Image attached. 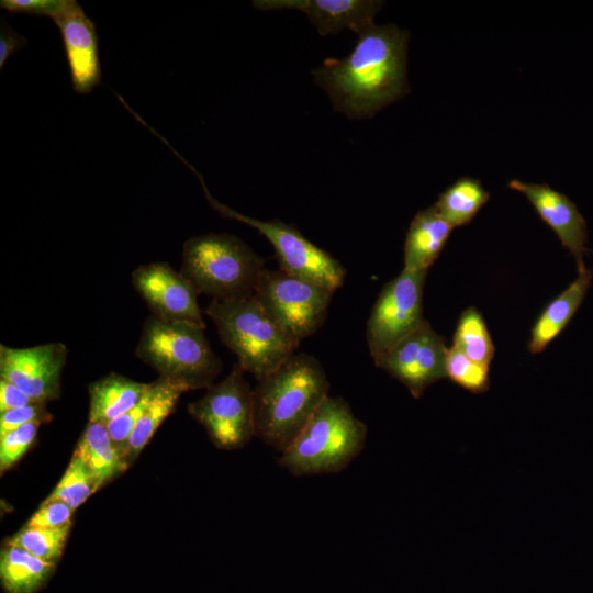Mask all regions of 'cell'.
<instances>
[{
    "label": "cell",
    "instance_id": "7a4b0ae2",
    "mask_svg": "<svg viewBox=\"0 0 593 593\" xmlns=\"http://www.w3.org/2000/svg\"><path fill=\"white\" fill-rule=\"evenodd\" d=\"M329 388L315 357L294 354L254 389L255 437L281 454L329 395Z\"/></svg>",
    "mask_w": 593,
    "mask_h": 593
},
{
    "label": "cell",
    "instance_id": "d6986e66",
    "mask_svg": "<svg viewBox=\"0 0 593 593\" xmlns=\"http://www.w3.org/2000/svg\"><path fill=\"white\" fill-rule=\"evenodd\" d=\"M152 383H142L110 373L89 387V422L107 424L134 407Z\"/></svg>",
    "mask_w": 593,
    "mask_h": 593
},
{
    "label": "cell",
    "instance_id": "3957f363",
    "mask_svg": "<svg viewBox=\"0 0 593 593\" xmlns=\"http://www.w3.org/2000/svg\"><path fill=\"white\" fill-rule=\"evenodd\" d=\"M222 343L257 380L277 370L300 344L262 307L254 294L212 300L205 309Z\"/></svg>",
    "mask_w": 593,
    "mask_h": 593
},
{
    "label": "cell",
    "instance_id": "7c38bea8",
    "mask_svg": "<svg viewBox=\"0 0 593 593\" xmlns=\"http://www.w3.org/2000/svg\"><path fill=\"white\" fill-rule=\"evenodd\" d=\"M132 283L153 316L165 322L188 323L205 328L198 290L167 262H150L135 268Z\"/></svg>",
    "mask_w": 593,
    "mask_h": 593
},
{
    "label": "cell",
    "instance_id": "4dcf8cb0",
    "mask_svg": "<svg viewBox=\"0 0 593 593\" xmlns=\"http://www.w3.org/2000/svg\"><path fill=\"white\" fill-rule=\"evenodd\" d=\"M69 0H1L0 7L12 13L54 19Z\"/></svg>",
    "mask_w": 593,
    "mask_h": 593
},
{
    "label": "cell",
    "instance_id": "ac0fdd59",
    "mask_svg": "<svg viewBox=\"0 0 593 593\" xmlns=\"http://www.w3.org/2000/svg\"><path fill=\"white\" fill-rule=\"evenodd\" d=\"M593 270L586 267L578 270L577 278L555 298L535 322L528 350L539 354L563 331L579 306L591 284Z\"/></svg>",
    "mask_w": 593,
    "mask_h": 593
},
{
    "label": "cell",
    "instance_id": "1f68e13d",
    "mask_svg": "<svg viewBox=\"0 0 593 593\" xmlns=\"http://www.w3.org/2000/svg\"><path fill=\"white\" fill-rule=\"evenodd\" d=\"M26 45V38L14 31L2 19L0 30V68L2 69L10 56Z\"/></svg>",
    "mask_w": 593,
    "mask_h": 593
},
{
    "label": "cell",
    "instance_id": "f1b7e54d",
    "mask_svg": "<svg viewBox=\"0 0 593 593\" xmlns=\"http://www.w3.org/2000/svg\"><path fill=\"white\" fill-rule=\"evenodd\" d=\"M46 403L34 402L29 405L0 413V435L29 423H47L52 415L47 412Z\"/></svg>",
    "mask_w": 593,
    "mask_h": 593
},
{
    "label": "cell",
    "instance_id": "9c48e42d",
    "mask_svg": "<svg viewBox=\"0 0 593 593\" xmlns=\"http://www.w3.org/2000/svg\"><path fill=\"white\" fill-rule=\"evenodd\" d=\"M333 293L281 269H266L254 295L290 336L301 342L323 325Z\"/></svg>",
    "mask_w": 593,
    "mask_h": 593
},
{
    "label": "cell",
    "instance_id": "2e32d148",
    "mask_svg": "<svg viewBox=\"0 0 593 593\" xmlns=\"http://www.w3.org/2000/svg\"><path fill=\"white\" fill-rule=\"evenodd\" d=\"M377 0H255L259 10L296 9L302 11L315 26L320 35H327L349 29L356 33L373 23L376 14L383 7Z\"/></svg>",
    "mask_w": 593,
    "mask_h": 593
},
{
    "label": "cell",
    "instance_id": "4316f807",
    "mask_svg": "<svg viewBox=\"0 0 593 593\" xmlns=\"http://www.w3.org/2000/svg\"><path fill=\"white\" fill-rule=\"evenodd\" d=\"M490 366L478 363L457 348H448L445 363L446 378L471 393H483L489 389Z\"/></svg>",
    "mask_w": 593,
    "mask_h": 593
},
{
    "label": "cell",
    "instance_id": "484cf974",
    "mask_svg": "<svg viewBox=\"0 0 593 593\" xmlns=\"http://www.w3.org/2000/svg\"><path fill=\"white\" fill-rule=\"evenodd\" d=\"M97 490L98 484L89 469L78 457L72 456L65 473L46 500L60 501L76 510Z\"/></svg>",
    "mask_w": 593,
    "mask_h": 593
},
{
    "label": "cell",
    "instance_id": "ffe728a7",
    "mask_svg": "<svg viewBox=\"0 0 593 593\" xmlns=\"http://www.w3.org/2000/svg\"><path fill=\"white\" fill-rule=\"evenodd\" d=\"M189 390L190 388L184 383L169 378L159 377L152 382L146 409L126 445L127 461L144 449L160 424L174 411L180 396Z\"/></svg>",
    "mask_w": 593,
    "mask_h": 593
},
{
    "label": "cell",
    "instance_id": "ba28073f",
    "mask_svg": "<svg viewBox=\"0 0 593 593\" xmlns=\"http://www.w3.org/2000/svg\"><path fill=\"white\" fill-rule=\"evenodd\" d=\"M236 362L230 373L188 405L189 413L222 449L244 447L255 437L254 390Z\"/></svg>",
    "mask_w": 593,
    "mask_h": 593
},
{
    "label": "cell",
    "instance_id": "30bf717a",
    "mask_svg": "<svg viewBox=\"0 0 593 593\" xmlns=\"http://www.w3.org/2000/svg\"><path fill=\"white\" fill-rule=\"evenodd\" d=\"M427 271L402 270L381 289L366 326V340L374 363L423 323Z\"/></svg>",
    "mask_w": 593,
    "mask_h": 593
},
{
    "label": "cell",
    "instance_id": "7402d4cb",
    "mask_svg": "<svg viewBox=\"0 0 593 593\" xmlns=\"http://www.w3.org/2000/svg\"><path fill=\"white\" fill-rule=\"evenodd\" d=\"M55 566L7 544L0 555V580L8 593H34L47 581Z\"/></svg>",
    "mask_w": 593,
    "mask_h": 593
},
{
    "label": "cell",
    "instance_id": "277c9868",
    "mask_svg": "<svg viewBox=\"0 0 593 593\" xmlns=\"http://www.w3.org/2000/svg\"><path fill=\"white\" fill-rule=\"evenodd\" d=\"M367 426L342 398L328 395L281 452L279 465L296 477L336 473L358 457Z\"/></svg>",
    "mask_w": 593,
    "mask_h": 593
},
{
    "label": "cell",
    "instance_id": "d6a6232c",
    "mask_svg": "<svg viewBox=\"0 0 593 593\" xmlns=\"http://www.w3.org/2000/svg\"><path fill=\"white\" fill-rule=\"evenodd\" d=\"M34 401L15 384L0 379V413L22 407Z\"/></svg>",
    "mask_w": 593,
    "mask_h": 593
},
{
    "label": "cell",
    "instance_id": "e0dca14e",
    "mask_svg": "<svg viewBox=\"0 0 593 593\" xmlns=\"http://www.w3.org/2000/svg\"><path fill=\"white\" fill-rule=\"evenodd\" d=\"M451 231L452 227L434 205L418 211L406 233L403 270H428L441 253Z\"/></svg>",
    "mask_w": 593,
    "mask_h": 593
},
{
    "label": "cell",
    "instance_id": "9a60e30c",
    "mask_svg": "<svg viewBox=\"0 0 593 593\" xmlns=\"http://www.w3.org/2000/svg\"><path fill=\"white\" fill-rule=\"evenodd\" d=\"M512 190L524 194L540 219L556 233L562 246L573 256L578 270L585 268L588 227L577 205L563 193L547 183L524 182L513 179Z\"/></svg>",
    "mask_w": 593,
    "mask_h": 593
},
{
    "label": "cell",
    "instance_id": "603a6c76",
    "mask_svg": "<svg viewBox=\"0 0 593 593\" xmlns=\"http://www.w3.org/2000/svg\"><path fill=\"white\" fill-rule=\"evenodd\" d=\"M489 198L480 180L461 177L440 193L434 208L454 228L468 225Z\"/></svg>",
    "mask_w": 593,
    "mask_h": 593
},
{
    "label": "cell",
    "instance_id": "5b68a950",
    "mask_svg": "<svg viewBox=\"0 0 593 593\" xmlns=\"http://www.w3.org/2000/svg\"><path fill=\"white\" fill-rule=\"evenodd\" d=\"M266 269L260 256L227 233L198 235L183 244L180 272L212 300L254 294Z\"/></svg>",
    "mask_w": 593,
    "mask_h": 593
},
{
    "label": "cell",
    "instance_id": "d4e9b609",
    "mask_svg": "<svg viewBox=\"0 0 593 593\" xmlns=\"http://www.w3.org/2000/svg\"><path fill=\"white\" fill-rule=\"evenodd\" d=\"M70 525L59 528L25 525L7 544L20 547L42 560L56 563L65 549Z\"/></svg>",
    "mask_w": 593,
    "mask_h": 593
},
{
    "label": "cell",
    "instance_id": "f546056e",
    "mask_svg": "<svg viewBox=\"0 0 593 593\" xmlns=\"http://www.w3.org/2000/svg\"><path fill=\"white\" fill-rule=\"evenodd\" d=\"M75 510L60 501L45 500L40 508L31 516L27 526L59 528L71 524Z\"/></svg>",
    "mask_w": 593,
    "mask_h": 593
},
{
    "label": "cell",
    "instance_id": "83f0119b",
    "mask_svg": "<svg viewBox=\"0 0 593 593\" xmlns=\"http://www.w3.org/2000/svg\"><path fill=\"white\" fill-rule=\"evenodd\" d=\"M41 423H29L0 435V469L12 467L33 445Z\"/></svg>",
    "mask_w": 593,
    "mask_h": 593
},
{
    "label": "cell",
    "instance_id": "5bb4252c",
    "mask_svg": "<svg viewBox=\"0 0 593 593\" xmlns=\"http://www.w3.org/2000/svg\"><path fill=\"white\" fill-rule=\"evenodd\" d=\"M53 20L61 34L74 90L80 94L91 92L100 83L102 74L93 21L74 0Z\"/></svg>",
    "mask_w": 593,
    "mask_h": 593
},
{
    "label": "cell",
    "instance_id": "52a82bcc",
    "mask_svg": "<svg viewBox=\"0 0 593 593\" xmlns=\"http://www.w3.org/2000/svg\"><path fill=\"white\" fill-rule=\"evenodd\" d=\"M198 177L210 205L223 217L236 220L258 231L275 249L280 269L289 275L335 291L345 281L346 270L343 265L325 249L309 240L296 226L278 220L262 221L239 213L219 202L212 197L202 175L178 152L168 146Z\"/></svg>",
    "mask_w": 593,
    "mask_h": 593
},
{
    "label": "cell",
    "instance_id": "6da1fadb",
    "mask_svg": "<svg viewBox=\"0 0 593 593\" xmlns=\"http://www.w3.org/2000/svg\"><path fill=\"white\" fill-rule=\"evenodd\" d=\"M357 34L348 56L327 58L312 72L337 111L366 119L409 92V32L394 24L371 23Z\"/></svg>",
    "mask_w": 593,
    "mask_h": 593
},
{
    "label": "cell",
    "instance_id": "44dd1931",
    "mask_svg": "<svg viewBox=\"0 0 593 593\" xmlns=\"http://www.w3.org/2000/svg\"><path fill=\"white\" fill-rule=\"evenodd\" d=\"M74 456L78 457L93 475L98 488L127 468V460L113 443L105 424L89 422Z\"/></svg>",
    "mask_w": 593,
    "mask_h": 593
},
{
    "label": "cell",
    "instance_id": "cb8c5ba5",
    "mask_svg": "<svg viewBox=\"0 0 593 593\" xmlns=\"http://www.w3.org/2000/svg\"><path fill=\"white\" fill-rule=\"evenodd\" d=\"M452 346L471 360L490 366L494 345L482 314L473 306L466 309L457 323Z\"/></svg>",
    "mask_w": 593,
    "mask_h": 593
},
{
    "label": "cell",
    "instance_id": "8fae6325",
    "mask_svg": "<svg viewBox=\"0 0 593 593\" xmlns=\"http://www.w3.org/2000/svg\"><path fill=\"white\" fill-rule=\"evenodd\" d=\"M447 351L444 337L424 320L374 365L419 399L429 385L446 378Z\"/></svg>",
    "mask_w": 593,
    "mask_h": 593
},
{
    "label": "cell",
    "instance_id": "4fadbf2b",
    "mask_svg": "<svg viewBox=\"0 0 593 593\" xmlns=\"http://www.w3.org/2000/svg\"><path fill=\"white\" fill-rule=\"evenodd\" d=\"M67 359L63 343L25 348L0 346V377L20 388L34 402L47 403L60 393V378Z\"/></svg>",
    "mask_w": 593,
    "mask_h": 593
},
{
    "label": "cell",
    "instance_id": "8992f818",
    "mask_svg": "<svg viewBox=\"0 0 593 593\" xmlns=\"http://www.w3.org/2000/svg\"><path fill=\"white\" fill-rule=\"evenodd\" d=\"M200 326L148 317L143 326L136 356L164 378L190 390L210 388L222 369Z\"/></svg>",
    "mask_w": 593,
    "mask_h": 593
}]
</instances>
